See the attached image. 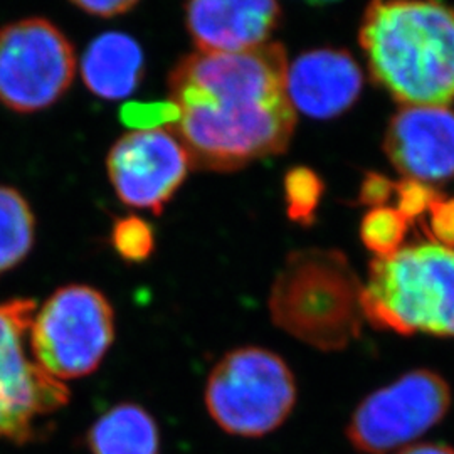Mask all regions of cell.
<instances>
[{
    "label": "cell",
    "instance_id": "6da1fadb",
    "mask_svg": "<svg viewBox=\"0 0 454 454\" xmlns=\"http://www.w3.org/2000/svg\"><path fill=\"white\" fill-rule=\"evenodd\" d=\"M286 73L279 43L234 54L197 51L180 59L168 76L180 120L168 130L191 165L232 172L283 153L296 125Z\"/></svg>",
    "mask_w": 454,
    "mask_h": 454
},
{
    "label": "cell",
    "instance_id": "7a4b0ae2",
    "mask_svg": "<svg viewBox=\"0 0 454 454\" xmlns=\"http://www.w3.org/2000/svg\"><path fill=\"white\" fill-rule=\"evenodd\" d=\"M360 46L373 82L406 106L454 99V7L441 0H371Z\"/></svg>",
    "mask_w": 454,
    "mask_h": 454
},
{
    "label": "cell",
    "instance_id": "3957f363",
    "mask_svg": "<svg viewBox=\"0 0 454 454\" xmlns=\"http://www.w3.org/2000/svg\"><path fill=\"white\" fill-rule=\"evenodd\" d=\"M362 292L364 285L340 251H294L273 283L271 318L293 339L339 352L360 335Z\"/></svg>",
    "mask_w": 454,
    "mask_h": 454
},
{
    "label": "cell",
    "instance_id": "277c9868",
    "mask_svg": "<svg viewBox=\"0 0 454 454\" xmlns=\"http://www.w3.org/2000/svg\"><path fill=\"white\" fill-rule=\"evenodd\" d=\"M362 309L380 330L454 339V249L418 243L375 258Z\"/></svg>",
    "mask_w": 454,
    "mask_h": 454
},
{
    "label": "cell",
    "instance_id": "5b68a950",
    "mask_svg": "<svg viewBox=\"0 0 454 454\" xmlns=\"http://www.w3.org/2000/svg\"><path fill=\"white\" fill-rule=\"evenodd\" d=\"M296 384L288 364L261 347L236 348L221 358L206 386V406L232 436L261 438L292 414Z\"/></svg>",
    "mask_w": 454,
    "mask_h": 454
},
{
    "label": "cell",
    "instance_id": "8992f818",
    "mask_svg": "<svg viewBox=\"0 0 454 454\" xmlns=\"http://www.w3.org/2000/svg\"><path fill=\"white\" fill-rule=\"evenodd\" d=\"M114 339V313L108 298L86 285L52 293L35 311L29 348L35 364L58 380L97 371Z\"/></svg>",
    "mask_w": 454,
    "mask_h": 454
},
{
    "label": "cell",
    "instance_id": "52a82bcc",
    "mask_svg": "<svg viewBox=\"0 0 454 454\" xmlns=\"http://www.w3.org/2000/svg\"><path fill=\"white\" fill-rule=\"evenodd\" d=\"M76 73L74 48L44 17L0 27V105L16 114L48 110L65 97Z\"/></svg>",
    "mask_w": 454,
    "mask_h": 454
},
{
    "label": "cell",
    "instance_id": "ba28073f",
    "mask_svg": "<svg viewBox=\"0 0 454 454\" xmlns=\"http://www.w3.org/2000/svg\"><path fill=\"white\" fill-rule=\"evenodd\" d=\"M35 315L29 298L0 303V439L24 444L39 433V421L65 406L69 390L26 354Z\"/></svg>",
    "mask_w": 454,
    "mask_h": 454
},
{
    "label": "cell",
    "instance_id": "9c48e42d",
    "mask_svg": "<svg viewBox=\"0 0 454 454\" xmlns=\"http://www.w3.org/2000/svg\"><path fill=\"white\" fill-rule=\"evenodd\" d=\"M450 406L448 382L439 373L418 369L367 395L356 409L347 436L362 453H390L442 421Z\"/></svg>",
    "mask_w": 454,
    "mask_h": 454
},
{
    "label": "cell",
    "instance_id": "30bf717a",
    "mask_svg": "<svg viewBox=\"0 0 454 454\" xmlns=\"http://www.w3.org/2000/svg\"><path fill=\"white\" fill-rule=\"evenodd\" d=\"M191 159L167 129L131 131L110 150L106 168L120 200L160 214L187 177Z\"/></svg>",
    "mask_w": 454,
    "mask_h": 454
},
{
    "label": "cell",
    "instance_id": "8fae6325",
    "mask_svg": "<svg viewBox=\"0 0 454 454\" xmlns=\"http://www.w3.org/2000/svg\"><path fill=\"white\" fill-rule=\"evenodd\" d=\"M384 152L404 179H454V112L446 106H406L390 118Z\"/></svg>",
    "mask_w": 454,
    "mask_h": 454
},
{
    "label": "cell",
    "instance_id": "7c38bea8",
    "mask_svg": "<svg viewBox=\"0 0 454 454\" xmlns=\"http://www.w3.org/2000/svg\"><path fill=\"white\" fill-rule=\"evenodd\" d=\"M281 19L279 0H187L185 24L202 52L234 54L261 48Z\"/></svg>",
    "mask_w": 454,
    "mask_h": 454
},
{
    "label": "cell",
    "instance_id": "4fadbf2b",
    "mask_svg": "<svg viewBox=\"0 0 454 454\" xmlns=\"http://www.w3.org/2000/svg\"><path fill=\"white\" fill-rule=\"evenodd\" d=\"M364 86L357 61L343 49H311L300 54L286 73V93L294 112L328 120L354 106Z\"/></svg>",
    "mask_w": 454,
    "mask_h": 454
},
{
    "label": "cell",
    "instance_id": "5bb4252c",
    "mask_svg": "<svg viewBox=\"0 0 454 454\" xmlns=\"http://www.w3.org/2000/svg\"><path fill=\"white\" fill-rule=\"evenodd\" d=\"M145 56L140 44L127 34L105 33L82 56V82L103 99L130 97L142 82Z\"/></svg>",
    "mask_w": 454,
    "mask_h": 454
},
{
    "label": "cell",
    "instance_id": "9a60e30c",
    "mask_svg": "<svg viewBox=\"0 0 454 454\" xmlns=\"http://www.w3.org/2000/svg\"><path fill=\"white\" fill-rule=\"evenodd\" d=\"M88 446L93 454H159L160 431L144 407L125 403L91 426Z\"/></svg>",
    "mask_w": 454,
    "mask_h": 454
},
{
    "label": "cell",
    "instance_id": "2e32d148",
    "mask_svg": "<svg viewBox=\"0 0 454 454\" xmlns=\"http://www.w3.org/2000/svg\"><path fill=\"white\" fill-rule=\"evenodd\" d=\"M35 239V217L26 197L0 185V276L27 258Z\"/></svg>",
    "mask_w": 454,
    "mask_h": 454
},
{
    "label": "cell",
    "instance_id": "e0dca14e",
    "mask_svg": "<svg viewBox=\"0 0 454 454\" xmlns=\"http://www.w3.org/2000/svg\"><path fill=\"white\" fill-rule=\"evenodd\" d=\"M325 184L309 167H293L285 177V200L288 219L300 226H311L324 197Z\"/></svg>",
    "mask_w": 454,
    "mask_h": 454
},
{
    "label": "cell",
    "instance_id": "ac0fdd59",
    "mask_svg": "<svg viewBox=\"0 0 454 454\" xmlns=\"http://www.w3.org/2000/svg\"><path fill=\"white\" fill-rule=\"evenodd\" d=\"M407 227L409 221L397 209L377 207L364 215L360 239L377 258H387L401 249Z\"/></svg>",
    "mask_w": 454,
    "mask_h": 454
},
{
    "label": "cell",
    "instance_id": "d6986e66",
    "mask_svg": "<svg viewBox=\"0 0 454 454\" xmlns=\"http://www.w3.org/2000/svg\"><path fill=\"white\" fill-rule=\"evenodd\" d=\"M112 244L114 251L129 262L146 261L155 249L153 227L137 215L123 217L114 223Z\"/></svg>",
    "mask_w": 454,
    "mask_h": 454
},
{
    "label": "cell",
    "instance_id": "ffe728a7",
    "mask_svg": "<svg viewBox=\"0 0 454 454\" xmlns=\"http://www.w3.org/2000/svg\"><path fill=\"white\" fill-rule=\"evenodd\" d=\"M120 121L135 131L172 129L180 120L179 106L172 99L129 101L120 108Z\"/></svg>",
    "mask_w": 454,
    "mask_h": 454
},
{
    "label": "cell",
    "instance_id": "44dd1931",
    "mask_svg": "<svg viewBox=\"0 0 454 454\" xmlns=\"http://www.w3.org/2000/svg\"><path fill=\"white\" fill-rule=\"evenodd\" d=\"M395 195H397V211L401 212L407 221H416L422 214L444 199L442 192L433 185L421 180L403 179L395 182Z\"/></svg>",
    "mask_w": 454,
    "mask_h": 454
},
{
    "label": "cell",
    "instance_id": "7402d4cb",
    "mask_svg": "<svg viewBox=\"0 0 454 454\" xmlns=\"http://www.w3.org/2000/svg\"><path fill=\"white\" fill-rule=\"evenodd\" d=\"M429 229L436 243L454 249V197L441 199L429 209Z\"/></svg>",
    "mask_w": 454,
    "mask_h": 454
},
{
    "label": "cell",
    "instance_id": "603a6c76",
    "mask_svg": "<svg viewBox=\"0 0 454 454\" xmlns=\"http://www.w3.org/2000/svg\"><path fill=\"white\" fill-rule=\"evenodd\" d=\"M395 191V182L379 172H367L358 191V204L373 209L384 207Z\"/></svg>",
    "mask_w": 454,
    "mask_h": 454
},
{
    "label": "cell",
    "instance_id": "cb8c5ba5",
    "mask_svg": "<svg viewBox=\"0 0 454 454\" xmlns=\"http://www.w3.org/2000/svg\"><path fill=\"white\" fill-rule=\"evenodd\" d=\"M84 12L98 17H114L129 12L138 0H71Z\"/></svg>",
    "mask_w": 454,
    "mask_h": 454
},
{
    "label": "cell",
    "instance_id": "d4e9b609",
    "mask_svg": "<svg viewBox=\"0 0 454 454\" xmlns=\"http://www.w3.org/2000/svg\"><path fill=\"white\" fill-rule=\"evenodd\" d=\"M397 454H454V450L451 446L446 444H416L411 446L407 450H403L401 453Z\"/></svg>",
    "mask_w": 454,
    "mask_h": 454
},
{
    "label": "cell",
    "instance_id": "484cf974",
    "mask_svg": "<svg viewBox=\"0 0 454 454\" xmlns=\"http://www.w3.org/2000/svg\"><path fill=\"white\" fill-rule=\"evenodd\" d=\"M339 0H307V4L313 5V7H324V5H330V4H335Z\"/></svg>",
    "mask_w": 454,
    "mask_h": 454
}]
</instances>
